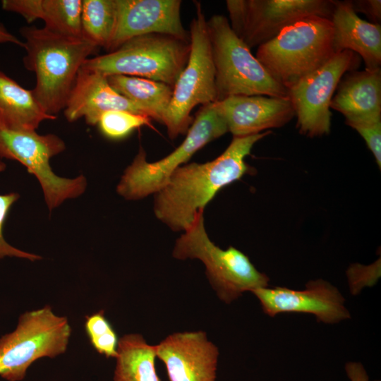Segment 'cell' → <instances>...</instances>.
<instances>
[{"label":"cell","instance_id":"1","mask_svg":"<svg viewBox=\"0 0 381 381\" xmlns=\"http://www.w3.org/2000/svg\"><path fill=\"white\" fill-rule=\"evenodd\" d=\"M270 133L267 131L245 137H234L216 159L179 167L154 198L156 217L174 231H186L195 217L224 186L251 172L245 158L253 145Z\"/></svg>","mask_w":381,"mask_h":381},{"label":"cell","instance_id":"2","mask_svg":"<svg viewBox=\"0 0 381 381\" xmlns=\"http://www.w3.org/2000/svg\"><path fill=\"white\" fill-rule=\"evenodd\" d=\"M20 32L25 39L24 66L36 76L33 95L47 114L55 116L65 108L79 70L97 47L45 28L25 26Z\"/></svg>","mask_w":381,"mask_h":381},{"label":"cell","instance_id":"3","mask_svg":"<svg viewBox=\"0 0 381 381\" xmlns=\"http://www.w3.org/2000/svg\"><path fill=\"white\" fill-rule=\"evenodd\" d=\"M336 54L330 19L313 16L259 46L255 57L274 80L289 90Z\"/></svg>","mask_w":381,"mask_h":381},{"label":"cell","instance_id":"4","mask_svg":"<svg viewBox=\"0 0 381 381\" xmlns=\"http://www.w3.org/2000/svg\"><path fill=\"white\" fill-rule=\"evenodd\" d=\"M207 26L215 69L217 101L234 95L288 97V90L270 76L234 32L225 16H212Z\"/></svg>","mask_w":381,"mask_h":381},{"label":"cell","instance_id":"5","mask_svg":"<svg viewBox=\"0 0 381 381\" xmlns=\"http://www.w3.org/2000/svg\"><path fill=\"white\" fill-rule=\"evenodd\" d=\"M190 41L162 35L147 34L125 42L104 55L87 59L81 68L105 76H136L174 87L190 54Z\"/></svg>","mask_w":381,"mask_h":381},{"label":"cell","instance_id":"6","mask_svg":"<svg viewBox=\"0 0 381 381\" xmlns=\"http://www.w3.org/2000/svg\"><path fill=\"white\" fill-rule=\"evenodd\" d=\"M173 256L179 260L202 261L212 288L226 303H231L246 291L269 286V277L258 271L243 252L232 246L223 250L210 239L203 212L176 240Z\"/></svg>","mask_w":381,"mask_h":381},{"label":"cell","instance_id":"7","mask_svg":"<svg viewBox=\"0 0 381 381\" xmlns=\"http://www.w3.org/2000/svg\"><path fill=\"white\" fill-rule=\"evenodd\" d=\"M229 132L214 103L203 105L196 114L181 144L167 156L148 162L140 147L116 186L117 193L128 200L144 198L159 191L171 175L199 150Z\"/></svg>","mask_w":381,"mask_h":381},{"label":"cell","instance_id":"8","mask_svg":"<svg viewBox=\"0 0 381 381\" xmlns=\"http://www.w3.org/2000/svg\"><path fill=\"white\" fill-rule=\"evenodd\" d=\"M195 4L196 15L189 30V57L173 87L172 97L162 120L171 140L187 133L193 123L190 113L195 107L217 101L215 69L207 20L201 4Z\"/></svg>","mask_w":381,"mask_h":381},{"label":"cell","instance_id":"9","mask_svg":"<svg viewBox=\"0 0 381 381\" xmlns=\"http://www.w3.org/2000/svg\"><path fill=\"white\" fill-rule=\"evenodd\" d=\"M71 335L67 318L56 315L49 305L23 313L16 329L0 338V376L23 380L37 360L65 353Z\"/></svg>","mask_w":381,"mask_h":381},{"label":"cell","instance_id":"10","mask_svg":"<svg viewBox=\"0 0 381 381\" xmlns=\"http://www.w3.org/2000/svg\"><path fill=\"white\" fill-rule=\"evenodd\" d=\"M65 149L64 142L54 134L40 135L36 131L0 127V157L20 162L35 175L50 212L66 200L79 197L87 188L83 175L68 179L58 176L52 171L50 159Z\"/></svg>","mask_w":381,"mask_h":381},{"label":"cell","instance_id":"11","mask_svg":"<svg viewBox=\"0 0 381 381\" xmlns=\"http://www.w3.org/2000/svg\"><path fill=\"white\" fill-rule=\"evenodd\" d=\"M226 4L231 28L250 49L307 17L331 19L334 9L330 0H227Z\"/></svg>","mask_w":381,"mask_h":381},{"label":"cell","instance_id":"12","mask_svg":"<svg viewBox=\"0 0 381 381\" xmlns=\"http://www.w3.org/2000/svg\"><path fill=\"white\" fill-rule=\"evenodd\" d=\"M359 62L356 53L343 50L288 90L301 134L314 138L329 133L334 92L344 74L354 71Z\"/></svg>","mask_w":381,"mask_h":381},{"label":"cell","instance_id":"13","mask_svg":"<svg viewBox=\"0 0 381 381\" xmlns=\"http://www.w3.org/2000/svg\"><path fill=\"white\" fill-rule=\"evenodd\" d=\"M252 293L270 317L285 313H308L313 315L318 322L331 325L351 318L341 293L322 279L309 281L302 290L268 286Z\"/></svg>","mask_w":381,"mask_h":381},{"label":"cell","instance_id":"14","mask_svg":"<svg viewBox=\"0 0 381 381\" xmlns=\"http://www.w3.org/2000/svg\"><path fill=\"white\" fill-rule=\"evenodd\" d=\"M116 25L108 52L135 37L162 34L190 41L181 19L180 0H115Z\"/></svg>","mask_w":381,"mask_h":381},{"label":"cell","instance_id":"15","mask_svg":"<svg viewBox=\"0 0 381 381\" xmlns=\"http://www.w3.org/2000/svg\"><path fill=\"white\" fill-rule=\"evenodd\" d=\"M155 348L170 381H215L219 350L205 332H176Z\"/></svg>","mask_w":381,"mask_h":381},{"label":"cell","instance_id":"16","mask_svg":"<svg viewBox=\"0 0 381 381\" xmlns=\"http://www.w3.org/2000/svg\"><path fill=\"white\" fill-rule=\"evenodd\" d=\"M214 105L234 137L280 128L296 116L289 97L234 95L217 101Z\"/></svg>","mask_w":381,"mask_h":381},{"label":"cell","instance_id":"17","mask_svg":"<svg viewBox=\"0 0 381 381\" xmlns=\"http://www.w3.org/2000/svg\"><path fill=\"white\" fill-rule=\"evenodd\" d=\"M115 110L150 117L143 108L116 92L107 76L81 68L64 109L67 121L74 122L84 118L87 124L97 125L104 113Z\"/></svg>","mask_w":381,"mask_h":381},{"label":"cell","instance_id":"18","mask_svg":"<svg viewBox=\"0 0 381 381\" xmlns=\"http://www.w3.org/2000/svg\"><path fill=\"white\" fill-rule=\"evenodd\" d=\"M337 53L350 50L361 56L365 69L381 70V26L361 19L351 1H334L330 19Z\"/></svg>","mask_w":381,"mask_h":381},{"label":"cell","instance_id":"19","mask_svg":"<svg viewBox=\"0 0 381 381\" xmlns=\"http://www.w3.org/2000/svg\"><path fill=\"white\" fill-rule=\"evenodd\" d=\"M344 76L329 107L345 121L381 118V70L351 71Z\"/></svg>","mask_w":381,"mask_h":381},{"label":"cell","instance_id":"20","mask_svg":"<svg viewBox=\"0 0 381 381\" xmlns=\"http://www.w3.org/2000/svg\"><path fill=\"white\" fill-rule=\"evenodd\" d=\"M82 4L83 0H3L1 7L20 14L28 23L42 19L50 31L83 37Z\"/></svg>","mask_w":381,"mask_h":381},{"label":"cell","instance_id":"21","mask_svg":"<svg viewBox=\"0 0 381 381\" xmlns=\"http://www.w3.org/2000/svg\"><path fill=\"white\" fill-rule=\"evenodd\" d=\"M56 118L43 109L32 90L25 89L0 71V127L32 131L43 121Z\"/></svg>","mask_w":381,"mask_h":381},{"label":"cell","instance_id":"22","mask_svg":"<svg viewBox=\"0 0 381 381\" xmlns=\"http://www.w3.org/2000/svg\"><path fill=\"white\" fill-rule=\"evenodd\" d=\"M155 346L139 334L119 339L114 381H160L155 369Z\"/></svg>","mask_w":381,"mask_h":381},{"label":"cell","instance_id":"23","mask_svg":"<svg viewBox=\"0 0 381 381\" xmlns=\"http://www.w3.org/2000/svg\"><path fill=\"white\" fill-rule=\"evenodd\" d=\"M107 78L116 92L143 108L150 118L162 122L172 97V87L136 76L113 75Z\"/></svg>","mask_w":381,"mask_h":381},{"label":"cell","instance_id":"24","mask_svg":"<svg viewBox=\"0 0 381 381\" xmlns=\"http://www.w3.org/2000/svg\"><path fill=\"white\" fill-rule=\"evenodd\" d=\"M116 20L115 0H83V37L97 47H103L108 52L114 35Z\"/></svg>","mask_w":381,"mask_h":381},{"label":"cell","instance_id":"25","mask_svg":"<svg viewBox=\"0 0 381 381\" xmlns=\"http://www.w3.org/2000/svg\"><path fill=\"white\" fill-rule=\"evenodd\" d=\"M85 329L97 353L107 358H116L119 339L103 310L85 317Z\"/></svg>","mask_w":381,"mask_h":381},{"label":"cell","instance_id":"26","mask_svg":"<svg viewBox=\"0 0 381 381\" xmlns=\"http://www.w3.org/2000/svg\"><path fill=\"white\" fill-rule=\"evenodd\" d=\"M147 116L127 111L115 110L104 113L97 125L100 132L107 138L121 140L142 126L150 125Z\"/></svg>","mask_w":381,"mask_h":381},{"label":"cell","instance_id":"27","mask_svg":"<svg viewBox=\"0 0 381 381\" xmlns=\"http://www.w3.org/2000/svg\"><path fill=\"white\" fill-rule=\"evenodd\" d=\"M6 164L0 161V172L4 171ZM20 195L15 192L0 194V260L6 257H16L30 261L41 260L42 257L21 250L10 245L4 236V226L13 205L18 200Z\"/></svg>","mask_w":381,"mask_h":381},{"label":"cell","instance_id":"28","mask_svg":"<svg viewBox=\"0 0 381 381\" xmlns=\"http://www.w3.org/2000/svg\"><path fill=\"white\" fill-rule=\"evenodd\" d=\"M365 140L373 154L378 167H381V118L345 121Z\"/></svg>","mask_w":381,"mask_h":381},{"label":"cell","instance_id":"29","mask_svg":"<svg viewBox=\"0 0 381 381\" xmlns=\"http://www.w3.org/2000/svg\"><path fill=\"white\" fill-rule=\"evenodd\" d=\"M380 276V260L375 263L363 266L353 264L347 270L349 290L353 295L360 294L366 286H373Z\"/></svg>","mask_w":381,"mask_h":381},{"label":"cell","instance_id":"30","mask_svg":"<svg viewBox=\"0 0 381 381\" xmlns=\"http://www.w3.org/2000/svg\"><path fill=\"white\" fill-rule=\"evenodd\" d=\"M352 6L356 13L361 12L365 14L373 23L380 24L381 20L380 0H359L351 1Z\"/></svg>","mask_w":381,"mask_h":381},{"label":"cell","instance_id":"31","mask_svg":"<svg viewBox=\"0 0 381 381\" xmlns=\"http://www.w3.org/2000/svg\"><path fill=\"white\" fill-rule=\"evenodd\" d=\"M344 368L350 381H369L367 371L361 363L349 361Z\"/></svg>","mask_w":381,"mask_h":381},{"label":"cell","instance_id":"32","mask_svg":"<svg viewBox=\"0 0 381 381\" xmlns=\"http://www.w3.org/2000/svg\"><path fill=\"white\" fill-rule=\"evenodd\" d=\"M13 43L24 47V42L19 40L16 36L10 33L0 23V44Z\"/></svg>","mask_w":381,"mask_h":381},{"label":"cell","instance_id":"33","mask_svg":"<svg viewBox=\"0 0 381 381\" xmlns=\"http://www.w3.org/2000/svg\"><path fill=\"white\" fill-rule=\"evenodd\" d=\"M375 381H380V380H375Z\"/></svg>","mask_w":381,"mask_h":381}]
</instances>
